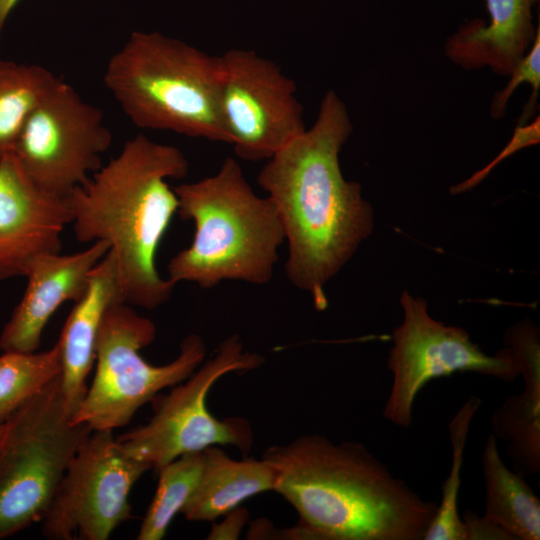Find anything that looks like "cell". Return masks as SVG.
Returning a JSON list of instances; mask_svg holds the SVG:
<instances>
[{
	"instance_id": "cell-1",
	"label": "cell",
	"mask_w": 540,
	"mask_h": 540,
	"mask_svg": "<svg viewBox=\"0 0 540 540\" xmlns=\"http://www.w3.org/2000/svg\"><path fill=\"white\" fill-rule=\"evenodd\" d=\"M352 129L343 100L326 92L312 127L268 159L257 178L283 227L285 274L317 310L328 305L326 284L373 229L361 185L346 180L340 168L339 153Z\"/></svg>"
},
{
	"instance_id": "cell-2",
	"label": "cell",
	"mask_w": 540,
	"mask_h": 540,
	"mask_svg": "<svg viewBox=\"0 0 540 540\" xmlns=\"http://www.w3.org/2000/svg\"><path fill=\"white\" fill-rule=\"evenodd\" d=\"M262 458L276 471L273 490L299 515L292 539L423 540L438 508L361 442L302 435Z\"/></svg>"
},
{
	"instance_id": "cell-3",
	"label": "cell",
	"mask_w": 540,
	"mask_h": 540,
	"mask_svg": "<svg viewBox=\"0 0 540 540\" xmlns=\"http://www.w3.org/2000/svg\"><path fill=\"white\" fill-rule=\"evenodd\" d=\"M188 169L180 149L139 134L66 197L76 239L109 244L131 306L155 309L173 293L175 284L157 270L156 254L178 210L168 180L184 178Z\"/></svg>"
},
{
	"instance_id": "cell-4",
	"label": "cell",
	"mask_w": 540,
	"mask_h": 540,
	"mask_svg": "<svg viewBox=\"0 0 540 540\" xmlns=\"http://www.w3.org/2000/svg\"><path fill=\"white\" fill-rule=\"evenodd\" d=\"M174 191L177 214L192 220L195 231L191 244L168 264L171 282L209 289L225 280L264 285L272 279L285 242L283 227L271 200L253 191L234 158Z\"/></svg>"
},
{
	"instance_id": "cell-5",
	"label": "cell",
	"mask_w": 540,
	"mask_h": 540,
	"mask_svg": "<svg viewBox=\"0 0 540 540\" xmlns=\"http://www.w3.org/2000/svg\"><path fill=\"white\" fill-rule=\"evenodd\" d=\"M220 56L156 31H134L109 58L103 83L138 128L228 143Z\"/></svg>"
},
{
	"instance_id": "cell-6",
	"label": "cell",
	"mask_w": 540,
	"mask_h": 540,
	"mask_svg": "<svg viewBox=\"0 0 540 540\" xmlns=\"http://www.w3.org/2000/svg\"><path fill=\"white\" fill-rule=\"evenodd\" d=\"M89 425L74 422L60 375L21 405L0 434V540L42 520Z\"/></svg>"
},
{
	"instance_id": "cell-7",
	"label": "cell",
	"mask_w": 540,
	"mask_h": 540,
	"mask_svg": "<svg viewBox=\"0 0 540 540\" xmlns=\"http://www.w3.org/2000/svg\"><path fill=\"white\" fill-rule=\"evenodd\" d=\"M155 337V324L133 306L116 302L107 309L97 336L94 378L72 417L74 422L86 423L92 430L123 427L158 392L186 380L204 362L202 337L189 334L171 362L148 363L140 350Z\"/></svg>"
},
{
	"instance_id": "cell-8",
	"label": "cell",
	"mask_w": 540,
	"mask_h": 540,
	"mask_svg": "<svg viewBox=\"0 0 540 540\" xmlns=\"http://www.w3.org/2000/svg\"><path fill=\"white\" fill-rule=\"evenodd\" d=\"M264 361L260 354L245 350L239 335L228 336L186 380L151 400V419L115 437L119 447L157 470L183 454L212 445H232L247 454L254 440L248 421L238 416L216 418L208 410L207 396L224 375L257 369Z\"/></svg>"
},
{
	"instance_id": "cell-9",
	"label": "cell",
	"mask_w": 540,
	"mask_h": 540,
	"mask_svg": "<svg viewBox=\"0 0 540 540\" xmlns=\"http://www.w3.org/2000/svg\"><path fill=\"white\" fill-rule=\"evenodd\" d=\"M400 303L404 319L391 336L387 367L393 380L383 407V417L394 425H412L416 397L433 379L456 372H474L506 382L519 376L510 348L488 355L472 342L465 329L433 319L422 298L403 292Z\"/></svg>"
},
{
	"instance_id": "cell-10",
	"label": "cell",
	"mask_w": 540,
	"mask_h": 540,
	"mask_svg": "<svg viewBox=\"0 0 540 540\" xmlns=\"http://www.w3.org/2000/svg\"><path fill=\"white\" fill-rule=\"evenodd\" d=\"M111 142L102 110L58 78L29 114L12 153L36 186L66 198L102 166Z\"/></svg>"
},
{
	"instance_id": "cell-11",
	"label": "cell",
	"mask_w": 540,
	"mask_h": 540,
	"mask_svg": "<svg viewBox=\"0 0 540 540\" xmlns=\"http://www.w3.org/2000/svg\"><path fill=\"white\" fill-rule=\"evenodd\" d=\"M151 468L126 455L113 430H92L41 520L43 535L50 540H107L133 518L130 491Z\"/></svg>"
},
{
	"instance_id": "cell-12",
	"label": "cell",
	"mask_w": 540,
	"mask_h": 540,
	"mask_svg": "<svg viewBox=\"0 0 540 540\" xmlns=\"http://www.w3.org/2000/svg\"><path fill=\"white\" fill-rule=\"evenodd\" d=\"M220 62V116L237 157L268 160L306 130L296 84L276 63L247 49Z\"/></svg>"
},
{
	"instance_id": "cell-13",
	"label": "cell",
	"mask_w": 540,
	"mask_h": 540,
	"mask_svg": "<svg viewBox=\"0 0 540 540\" xmlns=\"http://www.w3.org/2000/svg\"><path fill=\"white\" fill-rule=\"evenodd\" d=\"M70 223L66 198L36 186L13 153L0 162V282L24 277L36 255L60 252Z\"/></svg>"
},
{
	"instance_id": "cell-14",
	"label": "cell",
	"mask_w": 540,
	"mask_h": 540,
	"mask_svg": "<svg viewBox=\"0 0 540 540\" xmlns=\"http://www.w3.org/2000/svg\"><path fill=\"white\" fill-rule=\"evenodd\" d=\"M109 250V244L99 240L72 254L36 255L24 276L27 285L23 296L0 333V350L37 351L51 316L63 303L81 298L92 270Z\"/></svg>"
},
{
	"instance_id": "cell-15",
	"label": "cell",
	"mask_w": 540,
	"mask_h": 540,
	"mask_svg": "<svg viewBox=\"0 0 540 540\" xmlns=\"http://www.w3.org/2000/svg\"><path fill=\"white\" fill-rule=\"evenodd\" d=\"M116 302H125L118 265L109 250L92 270L88 286L66 319L58 339L61 389L69 416L78 410L88 390L87 378L96 360V342L103 316Z\"/></svg>"
},
{
	"instance_id": "cell-16",
	"label": "cell",
	"mask_w": 540,
	"mask_h": 540,
	"mask_svg": "<svg viewBox=\"0 0 540 540\" xmlns=\"http://www.w3.org/2000/svg\"><path fill=\"white\" fill-rule=\"evenodd\" d=\"M504 342L516 358L523 377L521 394L508 397L492 415L493 435L508 443L507 456L515 471L540 472V333L529 320L510 327Z\"/></svg>"
},
{
	"instance_id": "cell-17",
	"label": "cell",
	"mask_w": 540,
	"mask_h": 540,
	"mask_svg": "<svg viewBox=\"0 0 540 540\" xmlns=\"http://www.w3.org/2000/svg\"><path fill=\"white\" fill-rule=\"evenodd\" d=\"M488 22L473 19L447 39L445 52L466 70L490 68L509 76L529 51L537 28L533 9L539 0H485Z\"/></svg>"
},
{
	"instance_id": "cell-18",
	"label": "cell",
	"mask_w": 540,
	"mask_h": 540,
	"mask_svg": "<svg viewBox=\"0 0 540 540\" xmlns=\"http://www.w3.org/2000/svg\"><path fill=\"white\" fill-rule=\"evenodd\" d=\"M199 482L182 508L189 521H214L259 493L274 489L276 471L265 459H232L212 445L203 450Z\"/></svg>"
},
{
	"instance_id": "cell-19",
	"label": "cell",
	"mask_w": 540,
	"mask_h": 540,
	"mask_svg": "<svg viewBox=\"0 0 540 540\" xmlns=\"http://www.w3.org/2000/svg\"><path fill=\"white\" fill-rule=\"evenodd\" d=\"M485 483L484 517L506 530L514 540L540 539V500L525 476L503 462L497 438L488 435L482 454Z\"/></svg>"
},
{
	"instance_id": "cell-20",
	"label": "cell",
	"mask_w": 540,
	"mask_h": 540,
	"mask_svg": "<svg viewBox=\"0 0 540 540\" xmlns=\"http://www.w3.org/2000/svg\"><path fill=\"white\" fill-rule=\"evenodd\" d=\"M58 78L41 65L0 59V162L13 152L29 114Z\"/></svg>"
},
{
	"instance_id": "cell-21",
	"label": "cell",
	"mask_w": 540,
	"mask_h": 540,
	"mask_svg": "<svg viewBox=\"0 0 540 540\" xmlns=\"http://www.w3.org/2000/svg\"><path fill=\"white\" fill-rule=\"evenodd\" d=\"M203 459V451L186 453L157 470V489L136 539L160 540L166 535L199 482Z\"/></svg>"
},
{
	"instance_id": "cell-22",
	"label": "cell",
	"mask_w": 540,
	"mask_h": 540,
	"mask_svg": "<svg viewBox=\"0 0 540 540\" xmlns=\"http://www.w3.org/2000/svg\"><path fill=\"white\" fill-rule=\"evenodd\" d=\"M59 343L43 352L3 351L0 355V423L61 374Z\"/></svg>"
},
{
	"instance_id": "cell-23",
	"label": "cell",
	"mask_w": 540,
	"mask_h": 540,
	"mask_svg": "<svg viewBox=\"0 0 540 540\" xmlns=\"http://www.w3.org/2000/svg\"><path fill=\"white\" fill-rule=\"evenodd\" d=\"M481 403L478 396H470L448 424L452 449L450 473L442 485L440 504L423 540H465V526L458 509L461 469L471 423Z\"/></svg>"
},
{
	"instance_id": "cell-24",
	"label": "cell",
	"mask_w": 540,
	"mask_h": 540,
	"mask_svg": "<svg viewBox=\"0 0 540 540\" xmlns=\"http://www.w3.org/2000/svg\"><path fill=\"white\" fill-rule=\"evenodd\" d=\"M506 87L497 91L491 101L490 116L500 119L504 116L507 103L515 89L523 82L532 86V93L519 118L518 125L526 124L535 112L540 88V25H537L536 35L529 51L518 62L509 75Z\"/></svg>"
},
{
	"instance_id": "cell-25",
	"label": "cell",
	"mask_w": 540,
	"mask_h": 540,
	"mask_svg": "<svg viewBox=\"0 0 540 540\" xmlns=\"http://www.w3.org/2000/svg\"><path fill=\"white\" fill-rule=\"evenodd\" d=\"M539 131V117L531 124L517 125L511 141L506 145L503 151H501L500 154L483 169L476 172L466 181L453 187L451 192L462 193L476 186L498 163L506 159L509 155L514 154L516 151L526 146L538 143L540 135Z\"/></svg>"
},
{
	"instance_id": "cell-26",
	"label": "cell",
	"mask_w": 540,
	"mask_h": 540,
	"mask_svg": "<svg viewBox=\"0 0 540 540\" xmlns=\"http://www.w3.org/2000/svg\"><path fill=\"white\" fill-rule=\"evenodd\" d=\"M462 520L465 526V540H514L498 524L484 516H478L473 511L467 510Z\"/></svg>"
},
{
	"instance_id": "cell-27",
	"label": "cell",
	"mask_w": 540,
	"mask_h": 540,
	"mask_svg": "<svg viewBox=\"0 0 540 540\" xmlns=\"http://www.w3.org/2000/svg\"><path fill=\"white\" fill-rule=\"evenodd\" d=\"M224 520L213 523L207 536L208 540H236L249 520L246 508L238 506L227 512Z\"/></svg>"
},
{
	"instance_id": "cell-28",
	"label": "cell",
	"mask_w": 540,
	"mask_h": 540,
	"mask_svg": "<svg viewBox=\"0 0 540 540\" xmlns=\"http://www.w3.org/2000/svg\"><path fill=\"white\" fill-rule=\"evenodd\" d=\"M21 0H0V35L2 34L6 22Z\"/></svg>"
},
{
	"instance_id": "cell-29",
	"label": "cell",
	"mask_w": 540,
	"mask_h": 540,
	"mask_svg": "<svg viewBox=\"0 0 540 540\" xmlns=\"http://www.w3.org/2000/svg\"><path fill=\"white\" fill-rule=\"evenodd\" d=\"M3 429H4V423H0V434L2 433Z\"/></svg>"
}]
</instances>
